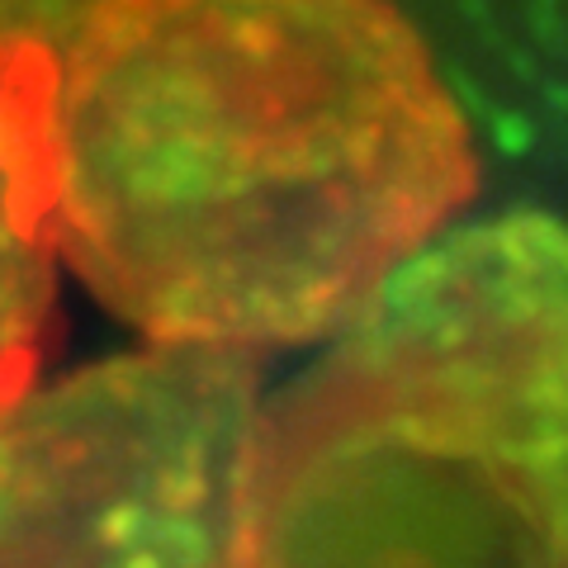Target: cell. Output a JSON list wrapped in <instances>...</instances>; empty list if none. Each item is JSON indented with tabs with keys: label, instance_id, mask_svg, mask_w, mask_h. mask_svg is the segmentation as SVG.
I'll list each match as a JSON object with an SVG mask.
<instances>
[{
	"label": "cell",
	"instance_id": "obj_1",
	"mask_svg": "<svg viewBox=\"0 0 568 568\" xmlns=\"http://www.w3.org/2000/svg\"><path fill=\"white\" fill-rule=\"evenodd\" d=\"M58 256L152 342L332 336L478 148L394 0H123L52 58Z\"/></svg>",
	"mask_w": 568,
	"mask_h": 568
},
{
	"label": "cell",
	"instance_id": "obj_2",
	"mask_svg": "<svg viewBox=\"0 0 568 568\" xmlns=\"http://www.w3.org/2000/svg\"><path fill=\"white\" fill-rule=\"evenodd\" d=\"M256 568H568V223L403 261L265 407Z\"/></svg>",
	"mask_w": 568,
	"mask_h": 568
},
{
	"label": "cell",
	"instance_id": "obj_3",
	"mask_svg": "<svg viewBox=\"0 0 568 568\" xmlns=\"http://www.w3.org/2000/svg\"><path fill=\"white\" fill-rule=\"evenodd\" d=\"M256 351L152 342L0 394V568H256Z\"/></svg>",
	"mask_w": 568,
	"mask_h": 568
},
{
	"label": "cell",
	"instance_id": "obj_4",
	"mask_svg": "<svg viewBox=\"0 0 568 568\" xmlns=\"http://www.w3.org/2000/svg\"><path fill=\"white\" fill-rule=\"evenodd\" d=\"M48 100V52H0V394L33 375L52 317L58 227Z\"/></svg>",
	"mask_w": 568,
	"mask_h": 568
},
{
	"label": "cell",
	"instance_id": "obj_5",
	"mask_svg": "<svg viewBox=\"0 0 568 568\" xmlns=\"http://www.w3.org/2000/svg\"><path fill=\"white\" fill-rule=\"evenodd\" d=\"M123 0H0V52H58Z\"/></svg>",
	"mask_w": 568,
	"mask_h": 568
}]
</instances>
